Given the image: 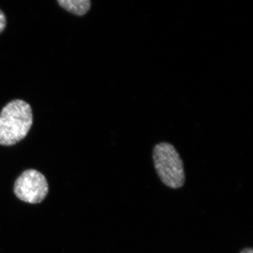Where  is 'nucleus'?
Segmentation results:
<instances>
[{
  "instance_id": "1",
  "label": "nucleus",
  "mask_w": 253,
  "mask_h": 253,
  "mask_svg": "<svg viewBox=\"0 0 253 253\" xmlns=\"http://www.w3.org/2000/svg\"><path fill=\"white\" fill-rule=\"evenodd\" d=\"M33 123L31 105L23 100L10 101L0 113V145L13 146L23 140Z\"/></svg>"
},
{
  "instance_id": "5",
  "label": "nucleus",
  "mask_w": 253,
  "mask_h": 253,
  "mask_svg": "<svg viewBox=\"0 0 253 253\" xmlns=\"http://www.w3.org/2000/svg\"><path fill=\"white\" fill-rule=\"evenodd\" d=\"M6 17H5L4 13L0 10V33L4 31L5 27H6Z\"/></svg>"
},
{
  "instance_id": "3",
  "label": "nucleus",
  "mask_w": 253,
  "mask_h": 253,
  "mask_svg": "<svg viewBox=\"0 0 253 253\" xmlns=\"http://www.w3.org/2000/svg\"><path fill=\"white\" fill-rule=\"evenodd\" d=\"M14 192L23 202L41 204L49 193V184L44 174L39 171L26 169L15 181Z\"/></svg>"
},
{
  "instance_id": "2",
  "label": "nucleus",
  "mask_w": 253,
  "mask_h": 253,
  "mask_svg": "<svg viewBox=\"0 0 253 253\" xmlns=\"http://www.w3.org/2000/svg\"><path fill=\"white\" fill-rule=\"evenodd\" d=\"M155 169L165 185L179 189L185 183L184 163L174 146L168 142L155 146L153 151Z\"/></svg>"
},
{
  "instance_id": "4",
  "label": "nucleus",
  "mask_w": 253,
  "mask_h": 253,
  "mask_svg": "<svg viewBox=\"0 0 253 253\" xmlns=\"http://www.w3.org/2000/svg\"><path fill=\"white\" fill-rule=\"evenodd\" d=\"M58 2L66 11L78 16L85 14L90 8V0H58Z\"/></svg>"
},
{
  "instance_id": "6",
  "label": "nucleus",
  "mask_w": 253,
  "mask_h": 253,
  "mask_svg": "<svg viewBox=\"0 0 253 253\" xmlns=\"http://www.w3.org/2000/svg\"><path fill=\"white\" fill-rule=\"evenodd\" d=\"M240 253H253V249L252 248H246L242 250Z\"/></svg>"
}]
</instances>
